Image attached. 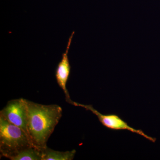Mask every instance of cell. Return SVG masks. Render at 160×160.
I'll list each match as a JSON object with an SVG mask.
<instances>
[{"instance_id":"cell-2","label":"cell","mask_w":160,"mask_h":160,"mask_svg":"<svg viewBox=\"0 0 160 160\" xmlns=\"http://www.w3.org/2000/svg\"><path fill=\"white\" fill-rule=\"evenodd\" d=\"M34 146L26 132L0 117V151L8 158L19 152Z\"/></svg>"},{"instance_id":"cell-5","label":"cell","mask_w":160,"mask_h":160,"mask_svg":"<svg viewBox=\"0 0 160 160\" xmlns=\"http://www.w3.org/2000/svg\"><path fill=\"white\" fill-rule=\"evenodd\" d=\"M74 34V32H73L69 38L66 51L62 54V60L58 64L55 72V77L58 85L64 92L66 102L72 105L73 101L70 99L69 92L66 88V85L71 70V66L68 58V52Z\"/></svg>"},{"instance_id":"cell-6","label":"cell","mask_w":160,"mask_h":160,"mask_svg":"<svg viewBox=\"0 0 160 160\" xmlns=\"http://www.w3.org/2000/svg\"><path fill=\"white\" fill-rule=\"evenodd\" d=\"M42 160H72L74 158L75 150L65 152L56 151L46 147L41 150Z\"/></svg>"},{"instance_id":"cell-3","label":"cell","mask_w":160,"mask_h":160,"mask_svg":"<svg viewBox=\"0 0 160 160\" xmlns=\"http://www.w3.org/2000/svg\"><path fill=\"white\" fill-rule=\"evenodd\" d=\"M27 100L18 98L9 101L1 110L0 117L22 129L30 139L28 129Z\"/></svg>"},{"instance_id":"cell-1","label":"cell","mask_w":160,"mask_h":160,"mask_svg":"<svg viewBox=\"0 0 160 160\" xmlns=\"http://www.w3.org/2000/svg\"><path fill=\"white\" fill-rule=\"evenodd\" d=\"M28 129L32 145L42 150L59 122L62 109L58 105H45L27 100Z\"/></svg>"},{"instance_id":"cell-7","label":"cell","mask_w":160,"mask_h":160,"mask_svg":"<svg viewBox=\"0 0 160 160\" xmlns=\"http://www.w3.org/2000/svg\"><path fill=\"white\" fill-rule=\"evenodd\" d=\"M11 160H42V151L34 146L23 149L8 158Z\"/></svg>"},{"instance_id":"cell-4","label":"cell","mask_w":160,"mask_h":160,"mask_svg":"<svg viewBox=\"0 0 160 160\" xmlns=\"http://www.w3.org/2000/svg\"><path fill=\"white\" fill-rule=\"evenodd\" d=\"M72 105L82 107L86 110L91 111L93 114L97 116L98 119L103 126L108 129L115 130H128L140 135L152 142H156V138L145 134V132H143L142 130L135 129L129 126L126 122L121 118L117 115L102 114L99 112L95 109L92 105H84L74 102L72 103Z\"/></svg>"}]
</instances>
